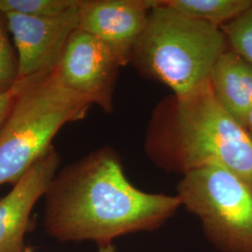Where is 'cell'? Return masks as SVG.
I'll list each match as a JSON object with an SVG mask.
<instances>
[{"mask_svg":"<svg viewBox=\"0 0 252 252\" xmlns=\"http://www.w3.org/2000/svg\"><path fill=\"white\" fill-rule=\"evenodd\" d=\"M220 29L225 35L229 48L252 63V5Z\"/></svg>","mask_w":252,"mask_h":252,"instance_id":"4fadbf2b","label":"cell"},{"mask_svg":"<svg viewBox=\"0 0 252 252\" xmlns=\"http://www.w3.org/2000/svg\"><path fill=\"white\" fill-rule=\"evenodd\" d=\"M229 49L220 27L184 15L159 0L150 12L131 63L180 95L208 81L218 59Z\"/></svg>","mask_w":252,"mask_h":252,"instance_id":"3957f363","label":"cell"},{"mask_svg":"<svg viewBox=\"0 0 252 252\" xmlns=\"http://www.w3.org/2000/svg\"><path fill=\"white\" fill-rule=\"evenodd\" d=\"M120 67L108 46L78 28L70 36L55 72L68 90L110 114Z\"/></svg>","mask_w":252,"mask_h":252,"instance_id":"8992f818","label":"cell"},{"mask_svg":"<svg viewBox=\"0 0 252 252\" xmlns=\"http://www.w3.org/2000/svg\"><path fill=\"white\" fill-rule=\"evenodd\" d=\"M244 128L246 129L248 135H250V137H251V139L252 140V107L250 109V111H249V113L247 115V118H246Z\"/></svg>","mask_w":252,"mask_h":252,"instance_id":"2e32d148","label":"cell"},{"mask_svg":"<svg viewBox=\"0 0 252 252\" xmlns=\"http://www.w3.org/2000/svg\"><path fill=\"white\" fill-rule=\"evenodd\" d=\"M98 252H116V249L112 244L107 246H100Z\"/></svg>","mask_w":252,"mask_h":252,"instance_id":"e0dca14e","label":"cell"},{"mask_svg":"<svg viewBox=\"0 0 252 252\" xmlns=\"http://www.w3.org/2000/svg\"><path fill=\"white\" fill-rule=\"evenodd\" d=\"M27 79L19 80L12 89L6 93L0 94V129L8 116L14 101L18 96L19 93L25 87Z\"/></svg>","mask_w":252,"mask_h":252,"instance_id":"9a60e30c","label":"cell"},{"mask_svg":"<svg viewBox=\"0 0 252 252\" xmlns=\"http://www.w3.org/2000/svg\"><path fill=\"white\" fill-rule=\"evenodd\" d=\"M79 0H0V13H16L33 17L61 14L73 8Z\"/></svg>","mask_w":252,"mask_h":252,"instance_id":"7c38bea8","label":"cell"},{"mask_svg":"<svg viewBox=\"0 0 252 252\" xmlns=\"http://www.w3.org/2000/svg\"><path fill=\"white\" fill-rule=\"evenodd\" d=\"M59 164L60 154L53 146L0 199V252H26L24 239L32 209L45 196Z\"/></svg>","mask_w":252,"mask_h":252,"instance_id":"9c48e42d","label":"cell"},{"mask_svg":"<svg viewBox=\"0 0 252 252\" xmlns=\"http://www.w3.org/2000/svg\"><path fill=\"white\" fill-rule=\"evenodd\" d=\"M177 195L220 252H252V189L220 165L182 176Z\"/></svg>","mask_w":252,"mask_h":252,"instance_id":"5b68a950","label":"cell"},{"mask_svg":"<svg viewBox=\"0 0 252 252\" xmlns=\"http://www.w3.org/2000/svg\"><path fill=\"white\" fill-rule=\"evenodd\" d=\"M18 81V58L14 54L0 18V94L12 89Z\"/></svg>","mask_w":252,"mask_h":252,"instance_id":"5bb4252c","label":"cell"},{"mask_svg":"<svg viewBox=\"0 0 252 252\" xmlns=\"http://www.w3.org/2000/svg\"><path fill=\"white\" fill-rule=\"evenodd\" d=\"M169 8L191 18L223 27L252 5V0H163Z\"/></svg>","mask_w":252,"mask_h":252,"instance_id":"8fae6325","label":"cell"},{"mask_svg":"<svg viewBox=\"0 0 252 252\" xmlns=\"http://www.w3.org/2000/svg\"><path fill=\"white\" fill-rule=\"evenodd\" d=\"M79 4L80 0L54 16L3 14L18 53L19 80L50 72L57 66L73 32L79 28Z\"/></svg>","mask_w":252,"mask_h":252,"instance_id":"52a82bcc","label":"cell"},{"mask_svg":"<svg viewBox=\"0 0 252 252\" xmlns=\"http://www.w3.org/2000/svg\"><path fill=\"white\" fill-rule=\"evenodd\" d=\"M159 0H80L79 28L97 37L121 66L131 63L150 12Z\"/></svg>","mask_w":252,"mask_h":252,"instance_id":"ba28073f","label":"cell"},{"mask_svg":"<svg viewBox=\"0 0 252 252\" xmlns=\"http://www.w3.org/2000/svg\"><path fill=\"white\" fill-rule=\"evenodd\" d=\"M144 150L164 171L184 176L220 165L252 189V140L217 99L209 80L188 94H172L157 104Z\"/></svg>","mask_w":252,"mask_h":252,"instance_id":"7a4b0ae2","label":"cell"},{"mask_svg":"<svg viewBox=\"0 0 252 252\" xmlns=\"http://www.w3.org/2000/svg\"><path fill=\"white\" fill-rule=\"evenodd\" d=\"M91 107L63 85L55 68L28 78L0 129V186L18 182L60 129L84 119Z\"/></svg>","mask_w":252,"mask_h":252,"instance_id":"277c9868","label":"cell"},{"mask_svg":"<svg viewBox=\"0 0 252 252\" xmlns=\"http://www.w3.org/2000/svg\"><path fill=\"white\" fill-rule=\"evenodd\" d=\"M32 252V250H31V249H29V248H27V250H26V252Z\"/></svg>","mask_w":252,"mask_h":252,"instance_id":"ac0fdd59","label":"cell"},{"mask_svg":"<svg viewBox=\"0 0 252 252\" xmlns=\"http://www.w3.org/2000/svg\"><path fill=\"white\" fill-rule=\"evenodd\" d=\"M43 225L61 242L111 245L120 236L163 225L181 205L178 195L137 189L112 148L101 147L55 175L45 194Z\"/></svg>","mask_w":252,"mask_h":252,"instance_id":"6da1fadb","label":"cell"},{"mask_svg":"<svg viewBox=\"0 0 252 252\" xmlns=\"http://www.w3.org/2000/svg\"><path fill=\"white\" fill-rule=\"evenodd\" d=\"M209 81L220 105L244 127L252 107V63L229 49L214 64Z\"/></svg>","mask_w":252,"mask_h":252,"instance_id":"30bf717a","label":"cell"}]
</instances>
